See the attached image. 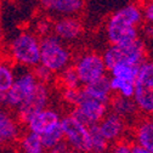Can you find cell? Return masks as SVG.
<instances>
[{"label":"cell","mask_w":153,"mask_h":153,"mask_svg":"<svg viewBox=\"0 0 153 153\" xmlns=\"http://www.w3.org/2000/svg\"><path fill=\"white\" fill-rule=\"evenodd\" d=\"M142 21V9L137 4H126L113 12L105 28L109 45H125L140 39L139 27Z\"/></svg>","instance_id":"6da1fadb"},{"label":"cell","mask_w":153,"mask_h":153,"mask_svg":"<svg viewBox=\"0 0 153 153\" xmlns=\"http://www.w3.org/2000/svg\"><path fill=\"white\" fill-rule=\"evenodd\" d=\"M9 55L21 68L34 69L40 65V39L32 32H20L9 44Z\"/></svg>","instance_id":"7a4b0ae2"},{"label":"cell","mask_w":153,"mask_h":153,"mask_svg":"<svg viewBox=\"0 0 153 153\" xmlns=\"http://www.w3.org/2000/svg\"><path fill=\"white\" fill-rule=\"evenodd\" d=\"M72 62V51L60 39L52 34L44 35L40 39V66L53 75L60 74Z\"/></svg>","instance_id":"3957f363"},{"label":"cell","mask_w":153,"mask_h":153,"mask_svg":"<svg viewBox=\"0 0 153 153\" xmlns=\"http://www.w3.org/2000/svg\"><path fill=\"white\" fill-rule=\"evenodd\" d=\"M107 71L117 65L140 67L146 61V48L141 39L125 45H109L101 53Z\"/></svg>","instance_id":"277c9868"},{"label":"cell","mask_w":153,"mask_h":153,"mask_svg":"<svg viewBox=\"0 0 153 153\" xmlns=\"http://www.w3.org/2000/svg\"><path fill=\"white\" fill-rule=\"evenodd\" d=\"M139 113L153 117V60H146L140 67L134 82V96Z\"/></svg>","instance_id":"5b68a950"},{"label":"cell","mask_w":153,"mask_h":153,"mask_svg":"<svg viewBox=\"0 0 153 153\" xmlns=\"http://www.w3.org/2000/svg\"><path fill=\"white\" fill-rule=\"evenodd\" d=\"M38 83L39 82L36 80L32 69L22 68V71L16 74L11 88L3 96V105L10 111H16L32 94Z\"/></svg>","instance_id":"8992f818"},{"label":"cell","mask_w":153,"mask_h":153,"mask_svg":"<svg viewBox=\"0 0 153 153\" xmlns=\"http://www.w3.org/2000/svg\"><path fill=\"white\" fill-rule=\"evenodd\" d=\"M73 69L78 75L82 86L101 79L107 72L101 53L95 51H85L79 55L74 61Z\"/></svg>","instance_id":"52a82bcc"},{"label":"cell","mask_w":153,"mask_h":153,"mask_svg":"<svg viewBox=\"0 0 153 153\" xmlns=\"http://www.w3.org/2000/svg\"><path fill=\"white\" fill-rule=\"evenodd\" d=\"M61 130L63 134V141L69 149L79 153L90 152V140H89V128L75 119L72 114L62 117Z\"/></svg>","instance_id":"ba28073f"},{"label":"cell","mask_w":153,"mask_h":153,"mask_svg":"<svg viewBox=\"0 0 153 153\" xmlns=\"http://www.w3.org/2000/svg\"><path fill=\"white\" fill-rule=\"evenodd\" d=\"M108 112V103L85 96L80 88L79 101L75 107H73L71 114L89 128L92 125H97Z\"/></svg>","instance_id":"9c48e42d"},{"label":"cell","mask_w":153,"mask_h":153,"mask_svg":"<svg viewBox=\"0 0 153 153\" xmlns=\"http://www.w3.org/2000/svg\"><path fill=\"white\" fill-rule=\"evenodd\" d=\"M51 99V91L46 84L38 83L32 94L25 100V102L18 107L16 112V118L22 125H25L30 117L49 107Z\"/></svg>","instance_id":"30bf717a"},{"label":"cell","mask_w":153,"mask_h":153,"mask_svg":"<svg viewBox=\"0 0 153 153\" xmlns=\"http://www.w3.org/2000/svg\"><path fill=\"white\" fill-rule=\"evenodd\" d=\"M61 119L62 116L59 111L52 107H48L35 113L33 117H30L28 122L25 124V126L27 131H30L33 134L42 136L44 134L51 131L52 129H55L56 126H59Z\"/></svg>","instance_id":"8fae6325"},{"label":"cell","mask_w":153,"mask_h":153,"mask_svg":"<svg viewBox=\"0 0 153 153\" xmlns=\"http://www.w3.org/2000/svg\"><path fill=\"white\" fill-rule=\"evenodd\" d=\"M52 35L65 44L78 40L84 33V26L78 17H60L51 25Z\"/></svg>","instance_id":"7c38bea8"},{"label":"cell","mask_w":153,"mask_h":153,"mask_svg":"<svg viewBox=\"0 0 153 153\" xmlns=\"http://www.w3.org/2000/svg\"><path fill=\"white\" fill-rule=\"evenodd\" d=\"M21 125L16 116L0 106V147H11L17 143L22 134Z\"/></svg>","instance_id":"4fadbf2b"},{"label":"cell","mask_w":153,"mask_h":153,"mask_svg":"<svg viewBox=\"0 0 153 153\" xmlns=\"http://www.w3.org/2000/svg\"><path fill=\"white\" fill-rule=\"evenodd\" d=\"M44 11L50 15L60 17H76L84 6L85 0H39Z\"/></svg>","instance_id":"5bb4252c"},{"label":"cell","mask_w":153,"mask_h":153,"mask_svg":"<svg viewBox=\"0 0 153 153\" xmlns=\"http://www.w3.org/2000/svg\"><path fill=\"white\" fill-rule=\"evenodd\" d=\"M97 126L102 134V136L109 142V145L122 141L126 130L125 120H123L120 117L116 116L112 112H108L101 119V122L97 124Z\"/></svg>","instance_id":"9a60e30c"},{"label":"cell","mask_w":153,"mask_h":153,"mask_svg":"<svg viewBox=\"0 0 153 153\" xmlns=\"http://www.w3.org/2000/svg\"><path fill=\"white\" fill-rule=\"evenodd\" d=\"M134 143L153 153V117L140 119L132 130Z\"/></svg>","instance_id":"2e32d148"},{"label":"cell","mask_w":153,"mask_h":153,"mask_svg":"<svg viewBox=\"0 0 153 153\" xmlns=\"http://www.w3.org/2000/svg\"><path fill=\"white\" fill-rule=\"evenodd\" d=\"M82 91L85 96L95 99L97 101L109 103L112 99V91L109 86V76L105 75L101 79L94 82L89 85H85L82 88Z\"/></svg>","instance_id":"e0dca14e"},{"label":"cell","mask_w":153,"mask_h":153,"mask_svg":"<svg viewBox=\"0 0 153 153\" xmlns=\"http://www.w3.org/2000/svg\"><path fill=\"white\" fill-rule=\"evenodd\" d=\"M108 109H111L112 113L120 117L123 120L135 118L139 113L136 105L132 101V99H125V97L117 96V95H114L108 103Z\"/></svg>","instance_id":"ac0fdd59"},{"label":"cell","mask_w":153,"mask_h":153,"mask_svg":"<svg viewBox=\"0 0 153 153\" xmlns=\"http://www.w3.org/2000/svg\"><path fill=\"white\" fill-rule=\"evenodd\" d=\"M17 146L21 153H44L40 136L30 131H25L21 134L17 141Z\"/></svg>","instance_id":"d6986e66"},{"label":"cell","mask_w":153,"mask_h":153,"mask_svg":"<svg viewBox=\"0 0 153 153\" xmlns=\"http://www.w3.org/2000/svg\"><path fill=\"white\" fill-rule=\"evenodd\" d=\"M89 140H90V152L92 153H107L111 145L102 136L97 125L89 126Z\"/></svg>","instance_id":"ffe728a7"},{"label":"cell","mask_w":153,"mask_h":153,"mask_svg":"<svg viewBox=\"0 0 153 153\" xmlns=\"http://www.w3.org/2000/svg\"><path fill=\"white\" fill-rule=\"evenodd\" d=\"M16 73L10 62L5 60H0V95L4 96L7 90L11 88L15 80Z\"/></svg>","instance_id":"44dd1931"},{"label":"cell","mask_w":153,"mask_h":153,"mask_svg":"<svg viewBox=\"0 0 153 153\" xmlns=\"http://www.w3.org/2000/svg\"><path fill=\"white\" fill-rule=\"evenodd\" d=\"M111 78H117L126 82L134 83L136 79V75L139 72V67L130 66V65H117L111 71Z\"/></svg>","instance_id":"7402d4cb"},{"label":"cell","mask_w":153,"mask_h":153,"mask_svg":"<svg viewBox=\"0 0 153 153\" xmlns=\"http://www.w3.org/2000/svg\"><path fill=\"white\" fill-rule=\"evenodd\" d=\"M109 86L112 94H116L117 96L125 99H132L134 96V83L131 82L111 78L109 76Z\"/></svg>","instance_id":"603a6c76"},{"label":"cell","mask_w":153,"mask_h":153,"mask_svg":"<svg viewBox=\"0 0 153 153\" xmlns=\"http://www.w3.org/2000/svg\"><path fill=\"white\" fill-rule=\"evenodd\" d=\"M61 124V123H60ZM42 139V145L44 148V152H49L50 149H52L53 147L59 146L60 143L63 142V134L61 130V126H56L55 129H52L51 131L44 134V135L40 136Z\"/></svg>","instance_id":"cb8c5ba5"},{"label":"cell","mask_w":153,"mask_h":153,"mask_svg":"<svg viewBox=\"0 0 153 153\" xmlns=\"http://www.w3.org/2000/svg\"><path fill=\"white\" fill-rule=\"evenodd\" d=\"M60 83L62 85V89H80L82 84L78 79L75 71L73 67H68L63 72L60 73Z\"/></svg>","instance_id":"d4e9b609"},{"label":"cell","mask_w":153,"mask_h":153,"mask_svg":"<svg viewBox=\"0 0 153 153\" xmlns=\"http://www.w3.org/2000/svg\"><path fill=\"white\" fill-rule=\"evenodd\" d=\"M80 97V89H63L62 100L72 108L76 106Z\"/></svg>","instance_id":"484cf974"},{"label":"cell","mask_w":153,"mask_h":153,"mask_svg":"<svg viewBox=\"0 0 153 153\" xmlns=\"http://www.w3.org/2000/svg\"><path fill=\"white\" fill-rule=\"evenodd\" d=\"M32 72L34 73V75H35V78H36L38 82L43 83V84H46V85L51 82L52 76H53V74L51 72H49L46 68H44L40 65L38 66V67H35L34 69H32Z\"/></svg>","instance_id":"4316f807"},{"label":"cell","mask_w":153,"mask_h":153,"mask_svg":"<svg viewBox=\"0 0 153 153\" xmlns=\"http://www.w3.org/2000/svg\"><path fill=\"white\" fill-rule=\"evenodd\" d=\"M131 146L132 143L122 140V141H118L116 143L111 145L107 153H131Z\"/></svg>","instance_id":"83f0119b"},{"label":"cell","mask_w":153,"mask_h":153,"mask_svg":"<svg viewBox=\"0 0 153 153\" xmlns=\"http://www.w3.org/2000/svg\"><path fill=\"white\" fill-rule=\"evenodd\" d=\"M141 9H142V16L146 20V22L153 26V0L146 3Z\"/></svg>","instance_id":"f1b7e54d"},{"label":"cell","mask_w":153,"mask_h":153,"mask_svg":"<svg viewBox=\"0 0 153 153\" xmlns=\"http://www.w3.org/2000/svg\"><path fill=\"white\" fill-rule=\"evenodd\" d=\"M131 153H152V152H149L142 147H139L136 145H132L131 146Z\"/></svg>","instance_id":"f546056e"},{"label":"cell","mask_w":153,"mask_h":153,"mask_svg":"<svg viewBox=\"0 0 153 153\" xmlns=\"http://www.w3.org/2000/svg\"><path fill=\"white\" fill-rule=\"evenodd\" d=\"M145 34L149 38H153V26L152 25H146L145 26Z\"/></svg>","instance_id":"4dcf8cb0"},{"label":"cell","mask_w":153,"mask_h":153,"mask_svg":"<svg viewBox=\"0 0 153 153\" xmlns=\"http://www.w3.org/2000/svg\"><path fill=\"white\" fill-rule=\"evenodd\" d=\"M0 153H10V147H0Z\"/></svg>","instance_id":"1f68e13d"},{"label":"cell","mask_w":153,"mask_h":153,"mask_svg":"<svg viewBox=\"0 0 153 153\" xmlns=\"http://www.w3.org/2000/svg\"><path fill=\"white\" fill-rule=\"evenodd\" d=\"M3 40H4V32H3V28L0 27V45H1Z\"/></svg>","instance_id":"d6a6232c"},{"label":"cell","mask_w":153,"mask_h":153,"mask_svg":"<svg viewBox=\"0 0 153 153\" xmlns=\"http://www.w3.org/2000/svg\"><path fill=\"white\" fill-rule=\"evenodd\" d=\"M63 153H79V152H75V151H73V149H69V148H68V149H66Z\"/></svg>","instance_id":"836d02e7"},{"label":"cell","mask_w":153,"mask_h":153,"mask_svg":"<svg viewBox=\"0 0 153 153\" xmlns=\"http://www.w3.org/2000/svg\"><path fill=\"white\" fill-rule=\"evenodd\" d=\"M1 105H3V96L0 95V106H1Z\"/></svg>","instance_id":"e575fe53"},{"label":"cell","mask_w":153,"mask_h":153,"mask_svg":"<svg viewBox=\"0 0 153 153\" xmlns=\"http://www.w3.org/2000/svg\"><path fill=\"white\" fill-rule=\"evenodd\" d=\"M1 5H3V0H0V11H1Z\"/></svg>","instance_id":"d590c367"},{"label":"cell","mask_w":153,"mask_h":153,"mask_svg":"<svg viewBox=\"0 0 153 153\" xmlns=\"http://www.w3.org/2000/svg\"><path fill=\"white\" fill-rule=\"evenodd\" d=\"M89 153H92V152H89Z\"/></svg>","instance_id":"8d00e7d4"}]
</instances>
